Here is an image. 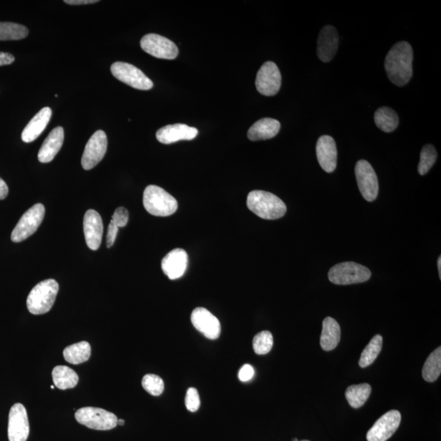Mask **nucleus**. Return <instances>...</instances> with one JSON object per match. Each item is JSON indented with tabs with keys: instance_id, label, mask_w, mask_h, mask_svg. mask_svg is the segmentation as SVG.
<instances>
[{
	"instance_id": "f257e3e1",
	"label": "nucleus",
	"mask_w": 441,
	"mask_h": 441,
	"mask_svg": "<svg viewBox=\"0 0 441 441\" xmlns=\"http://www.w3.org/2000/svg\"><path fill=\"white\" fill-rule=\"evenodd\" d=\"M413 49L408 42H397L387 53L385 69L391 82L403 86L413 76Z\"/></svg>"
},
{
	"instance_id": "f03ea898",
	"label": "nucleus",
	"mask_w": 441,
	"mask_h": 441,
	"mask_svg": "<svg viewBox=\"0 0 441 441\" xmlns=\"http://www.w3.org/2000/svg\"><path fill=\"white\" fill-rule=\"evenodd\" d=\"M247 206L249 210L261 219L275 220L286 214V205L274 194L263 190H253L248 194Z\"/></svg>"
},
{
	"instance_id": "7ed1b4c3",
	"label": "nucleus",
	"mask_w": 441,
	"mask_h": 441,
	"mask_svg": "<svg viewBox=\"0 0 441 441\" xmlns=\"http://www.w3.org/2000/svg\"><path fill=\"white\" fill-rule=\"evenodd\" d=\"M59 291V285L55 280L49 279L36 285L28 295L26 306L33 315L49 312L55 304Z\"/></svg>"
},
{
	"instance_id": "20e7f679",
	"label": "nucleus",
	"mask_w": 441,
	"mask_h": 441,
	"mask_svg": "<svg viewBox=\"0 0 441 441\" xmlns=\"http://www.w3.org/2000/svg\"><path fill=\"white\" fill-rule=\"evenodd\" d=\"M143 205L149 214L156 217H168L178 210V201L166 190L150 185L143 194Z\"/></svg>"
},
{
	"instance_id": "39448f33",
	"label": "nucleus",
	"mask_w": 441,
	"mask_h": 441,
	"mask_svg": "<svg viewBox=\"0 0 441 441\" xmlns=\"http://www.w3.org/2000/svg\"><path fill=\"white\" fill-rule=\"evenodd\" d=\"M371 277V272L365 265L353 262L337 264L329 270L328 279L333 284L348 285L366 282Z\"/></svg>"
},
{
	"instance_id": "423d86ee",
	"label": "nucleus",
	"mask_w": 441,
	"mask_h": 441,
	"mask_svg": "<svg viewBox=\"0 0 441 441\" xmlns=\"http://www.w3.org/2000/svg\"><path fill=\"white\" fill-rule=\"evenodd\" d=\"M74 417L79 423L98 431H109L115 428L118 422V418L114 413L95 407L79 408Z\"/></svg>"
},
{
	"instance_id": "0eeeda50",
	"label": "nucleus",
	"mask_w": 441,
	"mask_h": 441,
	"mask_svg": "<svg viewBox=\"0 0 441 441\" xmlns=\"http://www.w3.org/2000/svg\"><path fill=\"white\" fill-rule=\"evenodd\" d=\"M45 214V206L36 204L26 211L16 225L11 240L15 243H20L26 240L38 230Z\"/></svg>"
},
{
	"instance_id": "6e6552de",
	"label": "nucleus",
	"mask_w": 441,
	"mask_h": 441,
	"mask_svg": "<svg viewBox=\"0 0 441 441\" xmlns=\"http://www.w3.org/2000/svg\"><path fill=\"white\" fill-rule=\"evenodd\" d=\"M114 77L130 87L139 90H150L153 88V82L140 69L132 64L117 62L110 67Z\"/></svg>"
},
{
	"instance_id": "1a4fd4ad",
	"label": "nucleus",
	"mask_w": 441,
	"mask_h": 441,
	"mask_svg": "<svg viewBox=\"0 0 441 441\" xmlns=\"http://www.w3.org/2000/svg\"><path fill=\"white\" fill-rule=\"evenodd\" d=\"M358 188L365 200L372 202L378 197L379 180L371 164L364 159L357 164L355 168Z\"/></svg>"
},
{
	"instance_id": "9d476101",
	"label": "nucleus",
	"mask_w": 441,
	"mask_h": 441,
	"mask_svg": "<svg viewBox=\"0 0 441 441\" xmlns=\"http://www.w3.org/2000/svg\"><path fill=\"white\" fill-rule=\"evenodd\" d=\"M143 50L153 57L161 59L173 60L178 55V47L166 37L156 34H148L141 40Z\"/></svg>"
},
{
	"instance_id": "9b49d317",
	"label": "nucleus",
	"mask_w": 441,
	"mask_h": 441,
	"mask_svg": "<svg viewBox=\"0 0 441 441\" xmlns=\"http://www.w3.org/2000/svg\"><path fill=\"white\" fill-rule=\"evenodd\" d=\"M108 144L105 132L103 130L95 132L85 147L81 159L82 167L90 170L97 166L105 155Z\"/></svg>"
},
{
	"instance_id": "f8f14e48",
	"label": "nucleus",
	"mask_w": 441,
	"mask_h": 441,
	"mask_svg": "<svg viewBox=\"0 0 441 441\" xmlns=\"http://www.w3.org/2000/svg\"><path fill=\"white\" fill-rule=\"evenodd\" d=\"M255 84L262 95L272 97L277 93L281 86V74L276 64L265 62L259 69Z\"/></svg>"
},
{
	"instance_id": "ddd939ff",
	"label": "nucleus",
	"mask_w": 441,
	"mask_h": 441,
	"mask_svg": "<svg viewBox=\"0 0 441 441\" xmlns=\"http://www.w3.org/2000/svg\"><path fill=\"white\" fill-rule=\"evenodd\" d=\"M401 414L397 411H391L378 419L366 435L368 441H386L399 428Z\"/></svg>"
},
{
	"instance_id": "4468645a",
	"label": "nucleus",
	"mask_w": 441,
	"mask_h": 441,
	"mask_svg": "<svg viewBox=\"0 0 441 441\" xmlns=\"http://www.w3.org/2000/svg\"><path fill=\"white\" fill-rule=\"evenodd\" d=\"M9 441H26L30 434V424L28 412L20 403L11 408L8 416Z\"/></svg>"
},
{
	"instance_id": "2eb2a0df",
	"label": "nucleus",
	"mask_w": 441,
	"mask_h": 441,
	"mask_svg": "<svg viewBox=\"0 0 441 441\" xmlns=\"http://www.w3.org/2000/svg\"><path fill=\"white\" fill-rule=\"evenodd\" d=\"M190 320L194 327L207 338L214 340L220 336L221 323L219 319L205 308H195Z\"/></svg>"
},
{
	"instance_id": "dca6fc26",
	"label": "nucleus",
	"mask_w": 441,
	"mask_h": 441,
	"mask_svg": "<svg viewBox=\"0 0 441 441\" xmlns=\"http://www.w3.org/2000/svg\"><path fill=\"white\" fill-rule=\"evenodd\" d=\"M85 241L92 251H98L103 241V222L97 211L89 210L84 217Z\"/></svg>"
},
{
	"instance_id": "f3484780",
	"label": "nucleus",
	"mask_w": 441,
	"mask_h": 441,
	"mask_svg": "<svg viewBox=\"0 0 441 441\" xmlns=\"http://www.w3.org/2000/svg\"><path fill=\"white\" fill-rule=\"evenodd\" d=\"M316 156L319 164L326 172L331 173L336 169L338 151L336 141L332 137L323 135L319 138Z\"/></svg>"
},
{
	"instance_id": "a211bd4d",
	"label": "nucleus",
	"mask_w": 441,
	"mask_h": 441,
	"mask_svg": "<svg viewBox=\"0 0 441 441\" xmlns=\"http://www.w3.org/2000/svg\"><path fill=\"white\" fill-rule=\"evenodd\" d=\"M188 265V255L183 248L170 251L161 262V268L170 280H177L185 274Z\"/></svg>"
},
{
	"instance_id": "6ab92c4d",
	"label": "nucleus",
	"mask_w": 441,
	"mask_h": 441,
	"mask_svg": "<svg viewBox=\"0 0 441 441\" xmlns=\"http://www.w3.org/2000/svg\"><path fill=\"white\" fill-rule=\"evenodd\" d=\"M339 37L336 28L332 25L323 28L319 35L317 55L323 62H331L338 49Z\"/></svg>"
},
{
	"instance_id": "aec40b11",
	"label": "nucleus",
	"mask_w": 441,
	"mask_h": 441,
	"mask_svg": "<svg viewBox=\"0 0 441 441\" xmlns=\"http://www.w3.org/2000/svg\"><path fill=\"white\" fill-rule=\"evenodd\" d=\"M198 130L187 125H169L161 127L156 132V138L163 144H172L182 140H193L197 137Z\"/></svg>"
},
{
	"instance_id": "412c9836",
	"label": "nucleus",
	"mask_w": 441,
	"mask_h": 441,
	"mask_svg": "<svg viewBox=\"0 0 441 441\" xmlns=\"http://www.w3.org/2000/svg\"><path fill=\"white\" fill-rule=\"evenodd\" d=\"M52 116V110L50 108L41 109L25 126L21 139L24 142L30 143L38 138L49 125Z\"/></svg>"
},
{
	"instance_id": "4be33fe9",
	"label": "nucleus",
	"mask_w": 441,
	"mask_h": 441,
	"mask_svg": "<svg viewBox=\"0 0 441 441\" xmlns=\"http://www.w3.org/2000/svg\"><path fill=\"white\" fill-rule=\"evenodd\" d=\"M64 130L62 127L53 129L40 148L38 159L41 163H50L59 152L63 145Z\"/></svg>"
},
{
	"instance_id": "5701e85b",
	"label": "nucleus",
	"mask_w": 441,
	"mask_h": 441,
	"mask_svg": "<svg viewBox=\"0 0 441 441\" xmlns=\"http://www.w3.org/2000/svg\"><path fill=\"white\" fill-rule=\"evenodd\" d=\"M280 124L272 118L259 120L253 124L248 132V137L251 141L268 140L278 134Z\"/></svg>"
},
{
	"instance_id": "b1692460",
	"label": "nucleus",
	"mask_w": 441,
	"mask_h": 441,
	"mask_svg": "<svg viewBox=\"0 0 441 441\" xmlns=\"http://www.w3.org/2000/svg\"><path fill=\"white\" fill-rule=\"evenodd\" d=\"M341 339V328L332 317H326L323 321L321 346L326 352L336 349Z\"/></svg>"
},
{
	"instance_id": "393cba45",
	"label": "nucleus",
	"mask_w": 441,
	"mask_h": 441,
	"mask_svg": "<svg viewBox=\"0 0 441 441\" xmlns=\"http://www.w3.org/2000/svg\"><path fill=\"white\" fill-rule=\"evenodd\" d=\"M52 375L53 384L60 390L74 389L79 382L78 374L67 366H57L53 369Z\"/></svg>"
},
{
	"instance_id": "a878e982",
	"label": "nucleus",
	"mask_w": 441,
	"mask_h": 441,
	"mask_svg": "<svg viewBox=\"0 0 441 441\" xmlns=\"http://www.w3.org/2000/svg\"><path fill=\"white\" fill-rule=\"evenodd\" d=\"M63 357L71 365L86 362L91 357V346L85 341L71 345L64 350Z\"/></svg>"
},
{
	"instance_id": "bb28decb",
	"label": "nucleus",
	"mask_w": 441,
	"mask_h": 441,
	"mask_svg": "<svg viewBox=\"0 0 441 441\" xmlns=\"http://www.w3.org/2000/svg\"><path fill=\"white\" fill-rule=\"evenodd\" d=\"M374 121L379 130L391 132L399 125V116L394 110L384 106L376 110Z\"/></svg>"
},
{
	"instance_id": "cd10ccee",
	"label": "nucleus",
	"mask_w": 441,
	"mask_h": 441,
	"mask_svg": "<svg viewBox=\"0 0 441 441\" xmlns=\"http://www.w3.org/2000/svg\"><path fill=\"white\" fill-rule=\"evenodd\" d=\"M129 217V212L124 207H120L115 211L108 227V235H106V246L108 248L113 246L119 228L125 227L127 224Z\"/></svg>"
},
{
	"instance_id": "c85d7f7f",
	"label": "nucleus",
	"mask_w": 441,
	"mask_h": 441,
	"mask_svg": "<svg viewBox=\"0 0 441 441\" xmlns=\"http://www.w3.org/2000/svg\"><path fill=\"white\" fill-rule=\"evenodd\" d=\"M371 391L372 387L368 384L352 385L348 387L345 396L350 406L359 408L368 401Z\"/></svg>"
},
{
	"instance_id": "c756f323",
	"label": "nucleus",
	"mask_w": 441,
	"mask_h": 441,
	"mask_svg": "<svg viewBox=\"0 0 441 441\" xmlns=\"http://www.w3.org/2000/svg\"><path fill=\"white\" fill-rule=\"evenodd\" d=\"M441 373V348L430 354L423 369V378L428 382L437 380Z\"/></svg>"
},
{
	"instance_id": "7c9ffc66",
	"label": "nucleus",
	"mask_w": 441,
	"mask_h": 441,
	"mask_svg": "<svg viewBox=\"0 0 441 441\" xmlns=\"http://www.w3.org/2000/svg\"><path fill=\"white\" fill-rule=\"evenodd\" d=\"M382 348V337L377 334L370 340V343L364 349L360 355L359 365L361 368H366L373 364L379 357Z\"/></svg>"
},
{
	"instance_id": "2f4dec72",
	"label": "nucleus",
	"mask_w": 441,
	"mask_h": 441,
	"mask_svg": "<svg viewBox=\"0 0 441 441\" xmlns=\"http://www.w3.org/2000/svg\"><path fill=\"white\" fill-rule=\"evenodd\" d=\"M29 30L25 25L13 23H0V41L25 39Z\"/></svg>"
},
{
	"instance_id": "473e14b6",
	"label": "nucleus",
	"mask_w": 441,
	"mask_h": 441,
	"mask_svg": "<svg viewBox=\"0 0 441 441\" xmlns=\"http://www.w3.org/2000/svg\"><path fill=\"white\" fill-rule=\"evenodd\" d=\"M274 344L273 333L270 331H262L257 334L253 340V348L255 353L265 355L270 352Z\"/></svg>"
},
{
	"instance_id": "72a5a7b5",
	"label": "nucleus",
	"mask_w": 441,
	"mask_h": 441,
	"mask_svg": "<svg viewBox=\"0 0 441 441\" xmlns=\"http://www.w3.org/2000/svg\"><path fill=\"white\" fill-rule=\"evenodd\" d=\"M437 159V152L433 145L424 146L421 151L420 162L418 164V173L423 175L427 174L429 170L433 168Z\"/></svg>"
},
{
	"instance_id": "f704fd0d",
	"label": "nucleus",
	"mask_w": 441,
	"mask_h": 441,
	"mask_svg": "<svg viewBox=\"0 0 441 441\" xmlns=\"http://www.w3.org/2000/svg\"><path fill=\"white\" fill-rule=\"evenodd\" d=\"M142 385L149 394L161 396L164 390V382L161 377L156 374H147L143 377Z\"/></svg>"
},
{
	"instance_id": "c9c22d12",
	"label": "nucleus",
	"mask_w": 441,
	"mask_h": 441,
	"mask_svg": "<svg viewBox=\"0 0 441 441\" xmlns=\"http://www.w3.org/2000/svg\"><path fill=\"white\" fill-rule=\"evenodd\" d=\"M185 407L190 412H196L200 406V399L197 389L190 387L187 391L185 399Z\"/></svg>"
},
{
	"instance_id": "e433bc0d",
	"label": "nucleus",
	"mask_w": 441,
	"mask_h": 441,
	"mask_svg": "<svg viewBox=\"0 0 441 441\" xmlns=\"http://www.w3.org/2000/svg\"><path fill=\"white\" fill-rule=\"evenodd\" d=\"M255 374L254 369L251 365H244L243 367L239 371V379L241 382H246L251 381Z\"/></svg>"
},
{
	"instance_id": "4c0bfd02",
	"label": "nucleus",
	"mask_w": 441,
	"mask_h": 441,
	"mask_svg": "<svg viewBox=\"0 0 441 441\" xmlns=\"http://www.w3.org/2000/svg\"><path fill=\"white\" fill-rule=\"evenodd\" d=\"M14 61L15 57L10 53L0 52V67L10 65Z\"/></svg>"
},
{
	"instance_id": "58836bf2",
	"label": "nucleus",
	"mask_w": 441,
	"mask_h": 441,
	"mask_svg": "<svg viewBox=\"0 0 441 441\" xmlns=\"http://www.w3.org/2000/svg\"><path fill=\"white\" fill-rule=\"evenodd\" d=\"M8 195V188L6 183L0 178V200H4Z\"/></svg>"
},
{
	"instance_id": "ea45409f",
	"label": "nucleus",
	"mask_w": 441,
	"mask_h": 441,
	"mask_svg": "<svg viewBox=\"0 0 441 441\" xmlns=\"http://www.w3.org/2000/svg\"><path fill=\"white\" fill-rule=\"evenodd\" d=\"M66 4L70 5H82V4H91L98 3V0H65Z\"/></svg>"
},
{
	"instance_id": "a19ab883",
	"label": "nucleus",
	"mask_w": 441,
	"mask_h": 441,
	"mask_svg": "<svg viewBox=\"0 0 441 441\" xmlns=\"http://www.w3.org/2000/svg\"><path fill=\"white\" fill-rule=\"evenodd\" d=\"M440 279H441V257L440 256L437 261Z\"/></svg>"
},
{
	"instance_id": "79ce46f5",
	"label": "nucleus",
	"mask_w": 441,
	"mask_h": 441,
	"mask_svg": "<svg viewBox=\"0 0 441 441\" xmlns=\"http://www.w3.org/2000/svg\"><path fill=\"white\" fill-rule=\"evenodd\" d=\"M124 419H118V422H117V425H120V426H124L125 425Z\"/></svg>"
},
{
	"instance_id": "37998d69",
	"label": "nucleus",
	"mask_w": 441,
	"mask_h": 441,
	"mask_svg": "<svg viewBox=\"0 0 441 441\" xmlns=\"http://www.w3.org/2000/svg\"><path fill=\"white\" fill-rule=\"evenodd\" d=\"M55 386H51V389H55Z\"/></svg>"
},
{
	"instance_id": "c03bdc74",
	"label": "nucleus",
	"mask_w": 441,
	"mask_h": 441,
	"mask_svg": "<svg viewBox=\"0 0 441 441\" xmlns=\"http://www.w3.org/2000/svg\"><path fill=\"white\" fill-rule=\"evenodd\" d=\"M293 441H299L297 438L293 439Z\"/></svg>"
},
{
	"instance_id": "a18cd8bd",
	"label": "nucleus",
	"mask_w": 441,
	"mask_h": 441,
	"mask_svg": "<svg viewBox=\"0 0 441 441\" xmlns=\"http://www.w3.org/2000/svg\"><path fill=\"white\" fill-rule=\"evenodd\" d=\"M301 441H310V440H301Z\"/></svg>"
}]
</instances>
